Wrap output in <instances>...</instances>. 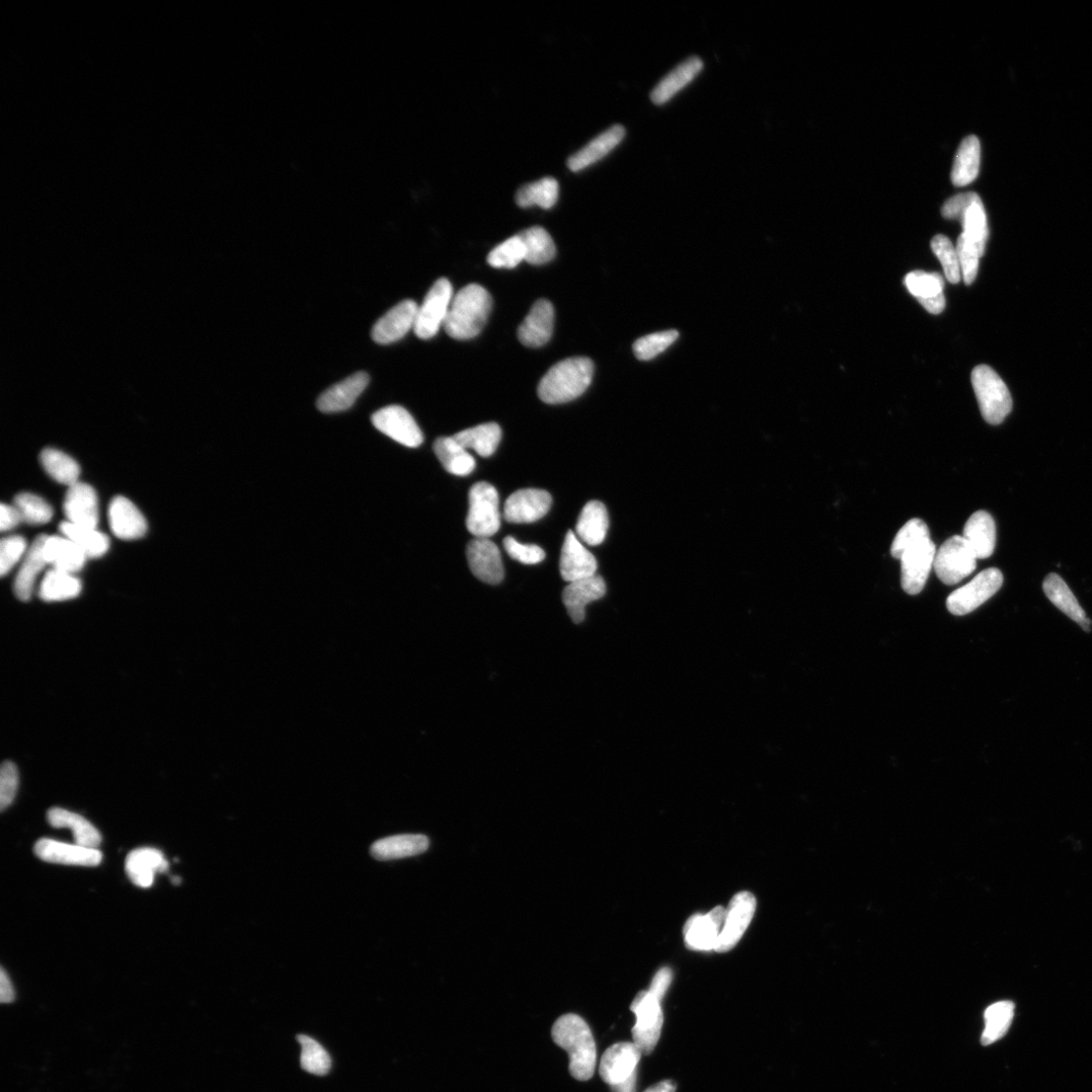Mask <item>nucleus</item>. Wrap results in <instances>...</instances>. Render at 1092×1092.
<instances>
[{"label":"nucleus","mask_w":1092,"mask_h":1092,"mask_svg":"<svg viewBox=\"0 0 1092 1092\" xmlns=\"http://www.w3.org/2000/svg\"><path fill=\"white\" fill-rule=\"evenodd\" d=\"M932 249L940 261L946 278L951 283H959L962 278L961 268L956 247L944 235H937L931 243Z\"/></svg>","instance_id":"nucleus-52"},{"label":"nucleus","mask_w":1092,"mask_h":1092,"mask_svg":"<svg viewBox=\"0 0 1092 1092\" xmlns=\"http://www.w3.org/2000/svg\"><path fill=\"white\" fill-rule=\"evenodd\" d=\"M726 918L727 909L723 906H718L707 914L690 917L684 928L687 947L697 951L716 950Z\"/></svg>","instance_id":"nucleus-16"},{"label":"nucleus","mask_w":1092,"mask_h":1092,"mask_svg":"<svg viewBox=\"0 0 1092 1092\" xmlns=\"http://www.w3.org/2000/svg\"><path fill=\"white\" fill-rule=\"evenodd\" d=\"M469 501L468 530L477 538L496 534L501 526V514L499 495L494 486L485 482L475 484L470 490Z\"/></svg>","instance_id":"nucleus-5"},{"label":"nucleus","mask_w":1092,"mask_h":1092,"mask_svg":"<svg viewBox=\"0 0 1092 1092\" xmlns=\"http://www.w3.org/2000/svg\"><path fill=\"white\" fill-rule=\"evenodd\" d=\"M429 847V838L425 834H399L376 841L370 854L376 860L391 861L422 855Z\"/></svg>","instance_id":"nucleus-28"},{"label":"nucleus","mask_w":1092,"mask_h":1092,"mask_svg":"<svg viewBox=\"0 0 1092 1092\" xmlns=\"http://www.w3.org/2000/svg\"><path fill=\"white\" fill-rule=\"evenodd\" d=\"M47 819L53 827L71 829L77 845L98 849L102 843L100 831L87 819L77 814L54 808L48 812Z\"/></svg>","instance_id":"nucleus-33"},{"label":"nucleus","mask_w":1092,"mask_h":1092,"mask_svg":"<svg viewBox=\"0 0 1092 1092\" xmlns=\"http://www.w3.org/2000/svg\"><path fill=\"white\" fill-rule=\"evenodd\" d=\"M170 868L163 853L153 848H140L132 851L125 860V872L133 884L141 889L153 886L156 873H164Z\"/></svg>","instance_id":"nucleus-29"},{"label":"nucleus","mask_w":1092,"mask_h":1092,"mask_svg":"<svg viewBox=\"0 0 1092 1092\" xmlns=\"http://www.w3.org/2000/svg\"><path fill=\"white\" fill-rule=\"evenodd\" d=\"M452 437L465 448H472L479 455L489 457L498 448L502 431L498 425L487 424L461 431Z\"/></svg>","instance_id":"nucleus-41"},{"label":"nucleus","mask_w":1092,"mask_h":1092,"mask_svg":"<svg viewBox=\"0 0 1092 1092\" xmlns=\"http://www.w3.org/2000/svg\"><path fill=\"white\" fill-rule=\"evenodd\" d=\"M978 559L992 556L996 542V528L992 516L985 511L975 513L965 524L963 535Z\"/></svg>","instance_id":"nucleus-31"},{"label":"nucleus","mask_w":1092,"mask_h":1092,"mask_svg":"<svg viewBox=\"0 0 1092 1092\" xmlns=\"http://www.w3.org/2000/svg\"><path fill=\"white\" fill-rule=\"evenodd\" d=\"M434 452L443 468L450 474L466 477L476 468L475 458L468 449L460 445L453 437H440L433 445Z\"/></svg>","instance_id":"nucleus-37"},{"label":"nucleus","mask_w":1092,"mask_h":1092,"mask_svg":"<svg viewBox=\"0 0 1092 1092\" xmlns=\"http://www.w3.org/2000/svg\"><path fill=\"white\" fill-rule=\"evenodd\" d=\"M492 305V297L482 285L472 283L460 289L443 325L446 333L457 341L475 339L485 327Z\"/></svg>","instance_id":"nucleus-2"},{"label":"nucleus","mask_w":1092,"mask_h":1092,"mask_svg":"<svg viewBox=\"0 0 1092 1092\" xmlns=\"http://www.w3.org/2000/svg\"><path fill=\"white\" fill-rule=\"evenodd\" d=\"M19 788V772L17 766L7 761L0 772V809L5 811L15 801Z\"/></svg>","instance_id":"nucleus-55"},{"label":"nucleus","mask_w":1092,"mask_h":1092,"mask_svg":"<svg viewBox=\"0 0 1092 1092\" xmlns=\"http://www.w3.org/2000/svg\"><path fill=\"white\" fill-rule=\"evenodd\" d=\"M45 538L46 535H40L33 542L16 578L14 590L21 601L31 599L36 579L47 565L43 555Z\"/></svg>","instance_id":"nucleus-34"},{"label":"nucleus","mask_w":1092,"mask_h":1092,"mask_svg":"<svg viewBox=\"0 0 1092 1092\" xmlns=\"http://www.w3.org/2000/svg\"><path fill=\"white\" fill-rule=\"evenodd\" d=\"M23 522L22 516L14 506L3 504L0 507V529L10 531Z\"/></svg>","instance_id":"nucleus-58"},{"label":"nucleus","mask_w":1092,"mask_h":1092,"mask_svg":"<svg viewBox=\"0 0 1092 1092\" xmlns=\"http://www.w3.org/2000/svg\"><path fill=\"white\" fill-rule=\"evenodd\" d=\"M671 979H673L671 971L662 969L654 977L649 992L661 1002L671 983Z\"/></svg>","instance_id":"nucleus-57"},{"label":"nucleus","mask_w":1092,"mask_h":1092,"mask_svg":"<svg viewBox=\"0 0 1092 1092\" xmlns=\"http://www.w3.org/2000/svg\"><path fill=\"white\" fill-rule=\"evenodd\" d=\"M81 592V582L75 576L52 569L41 581L39 597L46 602H59L76 598Z\"/></svg>","instance_id":"nucleus-38"},{"label":"nucleus","mask_w":1092,"mask_h":1092,"mask_svg":"<svg viewBox=\"0 0 1092 1092\" xmlns=\"http://www.w3.org/2000/svg\"><path fill=\"white\" fill-rule=\"evenodd\" d=\"M59 530L63 536L76 543L88 559L101 558L109 551L108 536L97 528L78 526L65 521L60 524Z\"/></svg>","instance_id":"nucleus-39"},{"label":"nucleus","mask_w":1092,"mask_h":1092,"mask_svg":"<svg viewBox=\"0 0 1092 1092\" xmlns=\"http://www.w3.org/2000/svg\"><path fill=\"white\" fill-rule=\"evenodd\" d=\"M371 422L377 430L402 445L415 448L424 443L422 429L411 414L401 406H389L375 412Z\"/></svg>","instance_id":"nucleus-11"},{"label":"nucleus","mask_w":1092,"mask_h":1092,"mask_svg":"<svg viewBox=\"0 0 1092 1092\" xmlns=\"http://www.w3.org/2000/svg\"><path fill=\"white\" fill-rule=\"evenodd\" d=\"M1043 589L1048 599L1059 610L1077 622L1085 632H1090V620L1061 577L1057 574L1048 575L1043 583Z\"/></svg>","instance_id":"nucleus-32"},{"label":"nucleus","mask_w":1092,"mask_h":1092,"mask_svg":"<svg viewBox=\"0 0 1092 1092\" xmlns=\"http://www.w3.org/2000/svg\"><path fill=\"white\" fill-rule=\"evenodd\" d=\"M625 136L626 130L622 124L612 125L569 158L570 170L578 173L602 160L624 140Z\"/></svg>","instance_id":"nucleus-27"},{"label":"nucleus","mask_w":1092,"mask_h":1092,"mask_svg":"<svg viewBox=\"0 0 1092 1092\" xmlns=\"http://www.w3.org/2000/svg\"><path fill=\"white\" fill-rule=\"evenodd\" d=\"M904 284L911 295L929 313L941 314L946 307L945 281L937 273L916 271L906 274Z\"/></svg>","instance_id":"nucleus-22"},{"label":"nucleus","mask_w":1092,"mask_h":1092,"mask_svg":"<svg viewBox=\"0 0 1092 1092\" xmlns=\"http://www.w3.org/2000/svg\"><path fill=\"white\" fill-rule=\"evenodd\" d=\"M597 569L595 557L585 548L573 531H569L561 555L562 578L568 583H573L596 576Z\"/></svg>","instance_id":"nucleus-20"},{"label":"nucleus","mask_w":1092,"mask_h":1092,"mask_svg":"<svg viewBox=\"0 0 1092 1092\" xmlns=\"http://www.w3.org/2000/svg\"><path fill=\"white\" fill-rule=\"evenodd\" d=\"M450 281L438 279L428 293L425 302L418 307L414 332L420 340H430L444 325L453 299Z\"/></svg>","instance_id":"nucleus-7"},{"label":"nucleus","mask_w":1092,"mask_h":1092,"mask_svg":"<svg viewBox=\"0 0 1092 1092\" xmlns=\"http://www.w3.org/2000/svg\"><path fill=\"white\" fill-rule=\"evenodd\" d=\"M504 548L513 560L524 565H536L545 558L544 551L539 546L521 544L510 536L504 539Z\"/></svg>","instance_id":"nucleus-54"},{"label":"nucleus","mask_w":1092,"mask_h":1092,"mask_svg":"<svg viewBox=\"0 0 1092 1092\" xmlns=\"http://www.w3.org/2000/svg\"><path fill=\"white\" fill-rule=\"evenodd\" d=\"M981 158L980 142L976 136L965 138L957 151L951 179L957 187H965L975 181L979 174Z\"/></svg>","instance_id":"nucleus-36"},{"label":"nucleus","mask_w":1092,"mask_h":1092,"mask_svg":"<svg viewBox=\"0 0 1092 1092\" xmlns=\"http://www.w3.org/2000/svg\"><path fill=\"white\" fill-rule=\"evenodd\" d=\"M15 997L16 994L13 983L6 971L3 969L2 973H0V999H2L4 1003H10L15 1000Z\"/></svg>","instance_id":"nucleus-59"},{"label":"nucleus","mask_w":1092,"mask_h":1092,"mask_svg":"<svg viewBox=\"0 0 1092 1092\" xmlns=\"http://www.w3.org/2000/svg\"><path fill=\"white\" fill-rule=\"evenodd\" d=\"M181 881H182V880H181V878H180V877H174V879H173V882H174V884H175L176 886H179V885H181Z\"/></svg>","instance_id":"nucleus-62"},{"label":"nucleus","mask_w":1092,"mask_h":1092,"mask_svg":"<svg viewBox=\"0 0 1092 1092\" xmlns=\"http://www.w3.org/2000/svg\"><path fill=\"white\" fill-rule=\"evenodd\" d=\"M1015 1015V1003L1012 1001H999L987 1007L984 1014L985 1029L981 1037V1044L989 1046L1002 1039L1013 1023Z\"/></svg>","instance_id":"nucleus-40"},{"label":"nucleus","mask_w":1092,"mask_h":1092,"mask_svg":"<svg viewBox=\"0 0 1092 1092\" xmlns=\"http://www.w3.org/2000/svg\"><path fill=\"white\" fill-rule=\"evenodd\" d=\"M109 521L113 533L123 540L143 537L147 532V522L140 510L127 498H114L109 507Z\"/></svg>","instance_id":"nucleus-23"},{"label":"nucleus","mask_w":1092,"mask_h":1092,"mask_svg":"<svg viewBox=\"0 0 1092 1092\" xmlns=\"http://www.w3.org/2000/svg\"><path fill=\"white\" fill-rule=\"evenodd\" d=\"M526 252L525 261L534 266L552 262L556 257V245L552 236L541 227H531L519 234Z\"/></svg>","instance_id":"nucleus-42"},{"label":"nucleus","mask_w":1092,"mask_h":1092,"mask_svg":"<svg viewBox=\"0 0 1092 1092\" xmlns=\"http://www.w3.org/2000/svg\"><path fill=\"white\" fill-rule=\"evenodd\" d=\"M609 516L603 503L591 501L583 508L576 526L577 535L587 545L601 544L607 535Z\"/></svg>","instance_id":"nucleus-35"},{"label":"nucleus","mask_w":1092,"mask_h":1092,"mask_svg":"<svg viewBox=\"0 0 1092 1092\" xmlns=\"http://www.w3.org/2000/svg\"><path fill=\"white\" fill-rule=\"evenodd\" d=\"M1002 583L1003 576L998 569L981 572L948 597V610L958 616L974 612L997 593Z\"/></svg>","instance_id":"nucleus-8"},{"label":"nucleus","mask_w":1092,"mask_h":1092,"mask_svg":"<svg viewBox=\"0 0 1092 1092\" xmlns=\"http://www.w3.org/2000/svg\"><path fill=\"white\" fill-rule=\"evenodd\" d=\"M27 541L22 536H9L0 542V575L5 577L13 568L25 558Z\"/></svg>","instance_id":"nucleus-53"},{"label":"nucleus","mask_w":1092,"mask_h":1092,"mask_svg":"<svg viewBox=\"0 0 1092 1092\" xmlns=\"http://www.w3.org/2000/svg\"><path fill=\"white\" fill-rule=\"evenodd\" d=\"M630 1010L637 1016V1024L633 1029L634 1043L643 1055H651L659 1043L663 1025L660 1001L649 991H642L633 1001Z\"/></svg>","instance_id":"nucleus-9"},{"label":"nucleus","mask_w":1092,"mask_h":1092,"mask_svg":"<svg viewBox=\"0 0 1092 1092\" xmlns=\"http://www.w3.org/2000/svg\"><path fill=\"white\" fill-rule=\"evenodd\" d=\"M552 501L551 494L546 491L519 490L507 499L504 507V517L510 523H533L549 513Z\"/></svg>","instance_id":"nucleus-12"},{"label":"nucleus","mask_w":1092,"mask_h":1092,"mask_svg":"<svg viewBox=\"0 0 1092 1092\" xmlns=\"http://www.w3.org/2000/svg\"><path fill=\"white\" fill-rule=\"evenodd\" d=\"M962 278L964 282L971 285L975 282L979 269L980 259L983 257L985 250L981 249L977 245L972 243L962 235L958 238L956 246Z\"/></svg>","instance_id":"nucleus-51"},{"label":"nucleus","mask_w":1092,"mask_h":1092,"mask_svg":"<svg viewBox=\"0 0 1092 1092\" xmlns=\"http://www.w3.org/2000/svg\"><path fill=\"white\" fill-rule=\"evenodd\" d=\"M40 464L56 482L71 487L78 483L80 468L76 461L66 453L53 448L41 451Z\"/></svg>","instance_id":"nucleus-43"},{"label":"nucleus","mask_w":1092,"mask_h":1092,"mask_svg":"<svg viewBox=\"0 0 1092 1092\" xmlns=\"http://www.w3.org/2000/svg\"><path fill=\"white\" fill-rule=\"evenodd\" d=\"M642 1052L635 1043H617L606 1050L600 1062V1076L610 1086L619 1084L638 1071Z\"/></svg>","instance_id":"nucleus-14"},{"label":"nucleus","mask_w":1092,"mask_h":1092,"mask_svg":"<svg viewBox=\"0 0 1092 1092\" xmlns=\"http://www.w3.org/2000/svg\"><path fill=\"white\" fill-rule=\"evenodd\" d=\"M977 558L963 536L955 535L943 543L937 551L934 569L946 585L960 583L976 569Z\"/></svg>","instance_id":"nucleus-6"},{"label":"nucleus","mask_w":1092,"mask_h":1092,"mask_svg":"<svg viewBox=\"0 0 1092 1092\" xmlns=\"http://www.w3.org/2000/svg\"><path fill=\"white\" fill-rule=\"evenodd\" d=\"M979 195L975 193L961 194L948 199L942 207V215L946 219L960 220L961 216Z\"/></svg>","instance_id":"nucleus-56"},{"label":"nucleus","mask_w":1092,"mask_h":1092,"mask_svg":"<svg viewBox=\"0 0 1092 1092\" xmlns=\"http://www.w3.org/2000/svg\"><path fill=\"white\" fill-rule=\"evenodd\" d=\"M559 194V183L553 178H544L519 189L516 194V202L521 207L538 205L549 209L557 203Z\"/></svg>","instance_id":"nucleus-44"},{"label":"nucleus","mask_w":1092,"mask_h":1092,"mask_svg":"<svg viewBox=\"0 0 1092 1092\" xmlns=\"http://www.w3.org/2000/svg\"><path fill=\"white\" fill-rule=\"evenodd\" d=\"M605 594V581L596 575L570 583L563 592V602L573 622L579 624L585 619V606L603 598Z\"/></svg>","instance_id":"nucleus-24"},{"label":"nucleus","mask_w":1092,"mask_h":1092,"mask_svg":"<svg viewBox=\"0 0 1092 1092\" xmlns=\"http://www.w3.org/2000/svg\"><path fill=\"white\" fill-rule=\"evenodd\" d=\"M525 258V246L518 234L493 249L488 257V264L495 269H514Z\"/></svg>","instance_id":"nucleus-47"},{"label":"nucleus","mask_w":1092,"mask_h":1092,"mask_svg":"<svg viewBox=\"0 0 1092 1092\" xmlns=\"http://www.w3.org/2000/svg\"><path fill=\"white\" fill-rule=\"evenodd\" d=\"M43 555L53 569L74 575L87 562V555L72 540L65 536L46 535Z\"/></svg>","instance_id":"nucleus-30"},{"label":"nucleus","mask_w":1092,"mask_h":1092,"mask_svg":"<svg viewBox=\"0 0 1092 1092\" xmlns=\"http://www.w3.org/2000/svg\"><path fill=\"white\" fill-rule=\"evenodd\" d=\"M14 507L20 512L23 522L30 525H43L51 521L53 509L39 496L22 493L15 498Z\"/></svg>","instance_id":"nucleus-46"},{"label":"nucleus","mask_w":1092,"mask_h":1092,"mask_svg":"<svg viewBox=\"0 0 1092 1092\" xmlns=\"http://www.w3.org/2000/svg\"><path fill=\"white\" fill-rule=\"evenodd\" d=\"M555 309L548 300H539L518 329L520 343L528 348L537 349L548 344L553 336Z\"/></svg>","instance_id":"nucleus-19"},{"label":"nucleus","mask_w":1092,"mask_h":1092,"mask_svg":"<svg viewBox=\"0 0 1092 1092\" xmlns=\"http://www.w3.org/2000/svg\"><path fill=\"white\" fill-rule=\"evenodd\" d=\"M964 238L985 250L988 240V225L985 208L980 196L973 202L961 216Z\"/></svg>","instance_id":"nucleus-45"},{"label":"nucleus","mask_w":1092,"mask_h":1092,"mask_svg":"<svg viewBox=\"0 0 1092 1092\" xmlns=\"http://www.w3.org/2000/svg\"><path fill=\"white\" fill-rule=\"evenodd\" d=\"M35 854L48 863L94 867L102 863L103 853L94 848L67 844L51 838H40L35 845Z\"/></svg>","instance_id":"nucleus-15"},{"label":"nucleus","mask_w":1092,"mask_h":1092,"mask_svg":"<svg viewBox=\"0 0 1092 1092\" xmlns=\"http://www.w3.org/2000/svg\"><path fill=\"white\" fill-rule=\"evenodd\" d=\"M637 1081H638V1071L635 1074H633L632 1076H630L628 1079H626L625 1081H623L619 1084L610 1086V1087H611L613 1092H636V1090H637Z\"/></svg>","instance_id":"nucleus-60"},{"label":"nucleus","mask_w":1092,"mask_h":1092,"mask_svg":"<svg viewBox=\"0 0 1092 1092\" xmlns=\"http://www.w3.org/2000/svg\"><path fill=\"white\" fill-rule=\"evenodd\" d=\"M297 1040L302 1046V1068L311 1074L326 1075L331 1069V1058L326 1050L306 1035H299Z\"/></svg>","instance_id":"nucleus-48"},{"label":"nucleus","mask_w":1092,"mask_h":1092,"mask_svg":"<svg viewBox=\"0 0 1092 1092\" xmlns=\"http://www.w3.org/2000/svg\"><path fill=\"white\" fill-rule=\"evenodd\" d=\"M418 305L406 300L395 306L377 321L371 331L372 340L379 345H391L399 342L414 329Z\"/></svg>","instance_id":"nucleus-17"},{"label":"nucleus","mask_w":1092,"mask_h":1092,"mask_svg":"<svg viewBox=\"0 0 1092 1092\" xmlns=\"http://www.w3.org/2000/svg\"><path fill=\"white\" fill-rule=\"evenodd\" d=\"M755 906L757 901L749 893H741L732 899L727 909L725 926L716 947L717 952L731 951L739 943L749 926Z\"/></svg>","instance_id":"nucleus-13"},{"label":"nucleus","mask_w":1092,"mask_h":1092,"mask_svg":"<svg viewBox=\"0 0 1092 1092\" xmlns=\"http://www.w3.org/2000/svg\"><path fill=\"white\" fill-rule=\"evenodd\" d=\"M369 376L359 371L325 391L317 401V407L324 413L343 412L350 409L366 389Z\"/></svg>","instance_id":"nucleus-26"},{"label":"nucleus","mask_w":1092,"mask_h":1092,"mask_svg":"<svg viewBox=\"0 0 1092 1092\" xmlns=\"http://www.w3.org/2000/svg\"><path fill=\"white\" fill-rule=\"evenodd\" d=\"M930 538L931 533L928 525L920 519H911L897 534L892 546V556L900 560L901 556L912 546Z\"/></svg>","instance_id":"nucleus-50"},{"label":"nucleus","mask_w":1092,"mask_h":1092,"mask_svg":"<svg viewBox=\"0 0 1092 1092\" xmlns=\"http://www.w3.org/2000/svg\"><path fill=\"white\" fill-rule=\"evenodd\" d=\"M676 1090H677L676 1082L673 1081V1080L667 1079V1080H663V1081L651 1086L650 1088H648L644 1092H676Z\"/></svg>","instance_id":"nucleus-61"},{"label":"nucleus","mask_w":1092,"mask_h":1092,"mask_svg":"<svg viewBox=\"0 0 1092 1092\" xmlns=\"http://www.w3.org/2000/svg\"><path fill=\"white\" fill-rule=\"evenodd\" d=\"M678 339L679 333L676 330L653 333L636 342L634 352L640 360H652L675 344Z\"/></svg>","instance_id":"nucleus-49"},{"label":"nucleus","mask_w":1092,"mask_h":1092,"mask_svg":"<svg viewBox=\"0 0 1092 1092\" xmlns=\"http://www.w3.org/2000/svg\"><path fill=\"white\" fill-rule=\"evenodd\" d=\"M704 63L698 56H692L666 74L651 93L656 106H663L683 91L701 73Z\"/></svg>","instance_id":"nucleus-25"},{"label":"nucleus","mask_w":1092,"mask_h":1092,"mask_svg":"<svg viewBox=\"0 0 1092 1092\" xmlns=\"http://www.w3.org/2000/svg\"><path fill=\"white\" fill-rule=\"evenodd\" d=\"M468 562L482 582L498 585L504 579V567L498 546L488 538H476L468 545Z\"/></svg>","instance_id":"nucleus-21"},{"label":"nucleus","mask_w":1092,"mask_h":1092,"mask_svg":"<svg viewBox=\"0 0 1092 1092\" xmlns=\"http://www.w3.org/2000/svg\"><path fill=\"white\" fill-rule=\"evenodd\" d=\"M63 508L68 522L97 528L100 519L99 501L92 486L78 482L69 487Z\"/></svg>","instance_id":"nucleus-18"},{"label":"nucleus","mask_w":1092,"mask_h":1092,"mask_svg":"<svg viewBox=\"0 0 1092 1092\" xmlns=\"http://www.w3.org/2000/svg\"><path fill=\"white\" fill-rule=\"evenodd\" d=\"M552 1035L569 1054L571 1075L580 1081L591 1079L597 1065V1048L585 1021L574 1014L565 1015L554 1025Z\"/></svg>","instance_id":"nucleus-1"},{"label":"nucleus","mask_w":1092,"mask_h":1092,"mask_svg":"<svg viewBox=\"0 0 1092 1092\" xmlns=\"http://www.w3.org/2000/svg\"><path fill=\"white\" fill-rule=\"evenodd\" d=\"M972 381L985 422L999 426L1013 409V400L1001 377L989 366L979 365L973 371Z\"/></svg>","instance_id":"nucleus-4"},{"label":"nucleus","mask_w":1092,"mask_h":1092,"mask_svg":"<svg viewBox=\"0 0 1092 1092\" xmlns=\"http://www.w3.org/2000/svg\"><path fill=\"white\" fill-rule=\"evenodd\" d=\"M594 363L590 358L572 357L555 364L542 377L538 397L546 404H564L583 395L590 387Z\"/></svg>","instance_id":"nucleus-3"},{"label":"nucleus","mask_w":1092,"mask_h":1092,"mask_svg":"<svg viewBox=\"0 0 1092 1092\" xmlns=\"http://www.w3.org/2000/svg\"><path fill=\"white\" fill-rule=\"evenodd\" d=\"M936 554V545L930 538L915 544L901 556V585L907 594L917 595L925 587Z\"/></svg>","instance_id":"nucleus-10"}]
</instances>
